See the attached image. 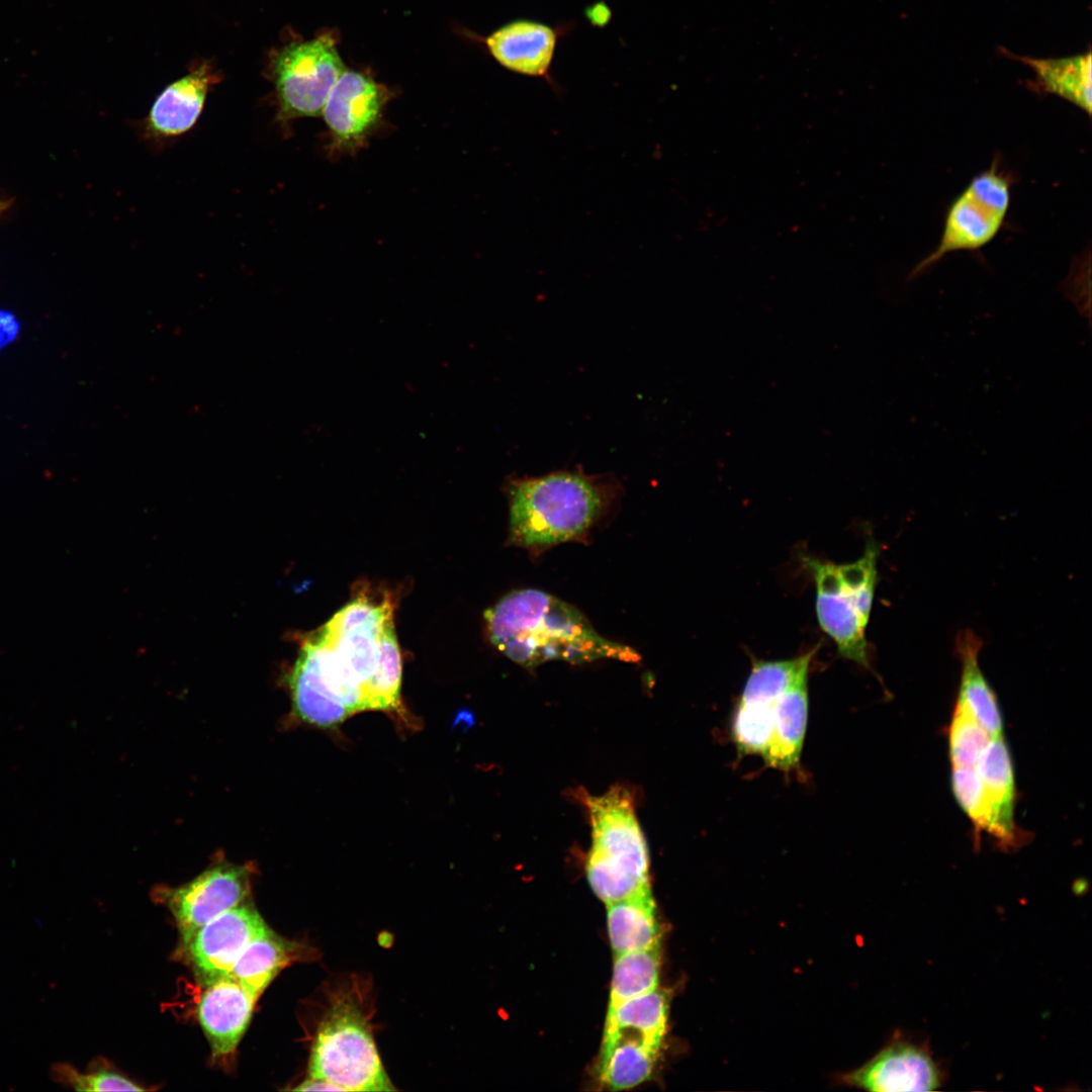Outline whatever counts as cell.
Listing matches in <instances>:
<instances>
[{"label": "cell", "instance_id": "cell-1", "mask_svg": "<svg viewBox=\"0 0 1092 1092\" xmlns=\"http://www.w3.org/2000/svg\"><path fill=\"white\" fill-rule=\"evenodd\" d=\"M484 619L491 643L527 668L549 660L639 659L629 646L602 637L575 607L539 589L506 595L485 611Z\"/></svg>", "mask_w": 1092, "mask_h": 1092}, {"label": "cell", "instance_id": "cell-2", "mask_svg": "<svg viewBox=\"0 0 1092 1092\" xmlns=\"http://www.w3.org/2000/svg\"><path fill=\"white\" fill-rule=\"evenodd\" d=\"M510 542L532 551L580 540L617 494L614 481L578 471L511 478Z\"/></svg>", "mask_w": 1092, "mask_h": 1092}, {"label": "cell", "instance_id": "cell-3", "mask_svg": "<svg viewBox=\"0 0 1092 1092\" xmlns=\"http://www.w3.org/2000/svg\"><path fill=\"white\" fill-rule=\"evenodd\" d=\"M359 980L328 992L312 1038L308 1078L336 1084L344 1091H391L371 1024L372 1009Z\"/></svg>", "mask_w": 1092, "mask_h": 1092}, {"label": "cell", "instance_id": "cell-4", "mask_svg": "<svg viewBox=\"0 0 1092 1092\" xmlns=\"http://www.w3.org/2000/svg\"><path fill=\"white\" fill-rule=\"evenodd\" d=\"M583 795L592 825V890L606 904L649 890L648 850L631 792L615 786L600 796Z\"/></svg>", "mask_w": 1092, "mask_h": 1092}, {"label": "cell", "instance_id": "cell-5", "mask_svg": "<svg viewBox=\"0 0 1092 1092\" xmlns=\"http://www.w3.org/2000/svg\"><path fill=\"white\" fill-rule=\"evenodd\" d=\"M880 548L870 539L863 554L837 564L808 554L800 556L816 584V615L820 628L836 644L839 656L869 667L867 626L877 583Z\"/></svg>", "mask_w": 1092, "mask_h": 1092}, {"label": "cell", "instance_id": "cell-6", "mask_svg": "<svg viewBox=\"0 0 1092 1092\" xmlns=\"http://www.w3.org/2000/svg\"><path fill=\"white\" fill-rule=\"evenodd\" d=\"M345 71L333 32L292 42L277 52L272 64L276 120L285 125L297 118L322 115L332 88Z\"/></svg>", "mask_w": 1092, "mask_h": 1092}, {"label": "cell", "instance_id": "cell-7", "mask_svg": "<svg viewBox=\"0 0 1092 1092\" xmlns=\"http://www.w3.org/2000/svg\"><path fill=\"white\" fill-rule=\"evenodd\" d=\"M1010 197V183L996 167L975 176L949 205L937 247L911 276L949 253L977 250L990 243L1004 223Z\"/></svg>", "mask_w": 1092, "mask_h": 1092}, {"label": "cell", "instance_id": "cell-8", "mask_svg": "<svg viewBox=\"0 0 1092 1092\" xmlns=\"http://www.w3.org/2000/svg\"><path fill=\"white\" fill-rule=\"evenodd\" d=\"M389 90L369 75L347 70L332 88L322 115L331 156L352 155L380 129Z\"/></svg>", "mask_w": 1092, "mask_h": 1092}, {"label": "cell", "instance_id": "cell-9", "mask_svg": "<svg viewBox=\"0 0 1092 1092\" xmlns=\"http://www.w3.org/2000/svg\"><path fill=\"white\" fill-rule=\"evenodd\" d=\"M250 890L249 871L226 862L208 868L188 883L167 890L165 900L186 944L204 924L243 904Z\"/></svg>", "mask_w": 1092, "mask_h": 1092}, {"label": "cell", "instance_id": "cell-10", "mask_svg": "<svg viewBox=\"0 0 1092 1092\" xmlns=\"http://www.w3.org/2000/svg\"><path fill=\"white\" fill-rule=\"evenodd\" d=\"M267 927L257 910L245 904L216 916L185 944L195 972L205 984L226 976L248 943Z\"/></svg>", "mask_w": 1092, "mask_h": 1092}, {"label": "cell", "instance_id": "cell-11", "mask_svg": "<svg viewBox=\"0 0 1092 1092\" xmlns=\"http://www.w3.org/2000/svg\"><path fill=\"white\" fill-rule=\"evenodd\" d=\"M848 1082L869 1091H934L941 1071L930 1053L909 1040H896L848 1076Z\"/></svg>", "mask_w": 1092, "mask_h": 1092}, {"label": "cell", "instance_id": "cell-12", "mask_svg": "<svg viewBox=\"0 0 1092 1092\" xmlns=\"http://www.w3.org/2000/svg\"><path fill=\"white\" fill-rule=\"evenodd\" d=\"M257 1000L228 975L206 984L197 1014L213 1057L223 1058L235 1052L250 1023Z\"/></svg>", "mask_w": 1092, "mask_h": 1092}, {"label": "cell", "instance_id": "cell-13", "mask_svg": "<svg viewBox=\"0 0 1092 1092\" xmlns=\"http://www.w3.org/2000/svg\"><path fill=\"white\" fill-rule=\"evenodd\" d=\"M662 1040L628 1026L605 1027L598 1075L612 1090L646 1081L654 1069Z\"/></svg>", "mask_w": 1092, "mask_h": 1092}, {"label": "cell", "instance_id": "cell-14", "mask_svg": "<svg viewBox=\"0 0 1092 1092\" xmlns=\"http://www.w3.org/2000/svg\"><path fill=\"white\" fill-rule=\"evenodd\" d=\"M217 77L206 65L167 86L152 105L146 130L155 139H172L189 131L199 118L208 90Z\"/></svg>", "mask_w": 1092, "mask_h": 1092}, {"label": "cell", "instance_id": "cell-15", "mask_svg": "<svg viewBox=\"0 0 1092 1092\" xmlns=\"http://www.w3.org/2000/svg\"><path fill=\"white\" fill-rule=\"evenodd\" d=\"M491 56L505 68L528 76H544L550 67L556 35L547 25L520 20L486 37Z\"/></svg>", "mask_w": 1092, "mask_h": 1092}, {"label": "cell", "instance_id": "cell-16", "mask_svg": "<svg viewBox=\"0 0 1092 1092\" xmlns=\"http://www.w3.org/2000/svg\"><path fill=\"white\" fill-rule=\"evenodd\" d=\"M990 810L989 833L1005 846L1019 840L1013 818L1014 776L1008 747L1001 736L992 737L981 752L976 766Z\"/></svg>", "mask_w": 1092, "mask_h": 1092}, {"label": "cell", "instance_id": "cell-17", "mask_svg": "<svg viewBox=\"0 0 1092 1092\" xmlns=\"http://www.w3.org/2000/svg\"><path fill=\"white\" fill-rule=\"evenodd\" d=\"M808 674L798 678L774 703V729L761 756L783 771L799 768L808 721Z\"/></svg>", "mask_w": 1092, "mask_h": 1092}, {"label": "cell", "instance_id": "cell-18", "mask_svg": "<svg viewBox=\"0 0 1092 1092\" xmlns=\"http://www.w3.org/2000/svg\"><path fill=\"white\" fill-rule=\"evenodd\" d=\"M310 956L313 952L306 946L286 940L267 927L248 943L228 976L259 998L281 970Z\"/></svg>", "mask_w": 1092, "mask_h": 1092}, {"label": "cell", "instance_id": "cell-19", "mask_svg": "<svg viewBox=\"0 0 1092 1092\" xmlns=\"http://www.w3.org/2000/svg\"><path fill=\"white\" fill-rule=\"evenodd\" d=\"M982 640L972 631H961L956 651L962 664L957 703L963 706L991 737L1002 735V717L997 698L979 664Z\"/></svg>", "mask_w": 1092, "mask_h": 1092}, {"label": "cell", "instance_id": "cell-20", "mask_svg": "<svg viewBox=\"0 0 1092 1092\" xmlns=\"http://www.w3.org/2000/svg\"><path fill=\"white\" fill-rule=\"evenodd\" d=\"M607 906L608 932L615 954L659 946L660 930L651 889Z\"/></svg>", "mask_w": 1092, "mask_h": 1092}, {"label": "cell", "instance_id": "cell-21", "mask_svg": "<svg viewBox=\"0 0 1092 1092\" xmlns=\"http://www.w3.org/2000/svg\"><path fill=\"white\" fill-rule=\"evenodd\" d=\"M1011 55L1010 53H1008ZM1034 72L1035 85L1091 113V53L1064 59H1033L1011 55Z\"/></svg>", "mask_w": 1092, "mask_h": 1092}, {"label": "cell", "instance_id": "cell-22", "mask_svg": "<svg viewBox=\"0 0 1092 1092\" xmlns=\"http://www.w3.org/2000/svg\"><path fill=\"white\" fill-rule=\"evenodd\" d=\"M659 946L616 954L608 1011L657 989Z\"/></svg>", "mask_w": 1092, "mask_h": 1092}, {"label": "cell", "instance_id": "cell-23", "mask_svg": "<svg viewBox=\"0 0 1092 1092\" xmlns=\"http://www.w3.org/2000/svg\"><path fill=\"white\" fill-rule=\"evenodd\" d=\"M400 687L401 658L391 615L379 638L378 662L370 686L372 711L401 713Z\"/></svg>", "mask_w": 1092, "mask_h": 1092}, {"label": "cell", "instance_id": "cell-24", "mask_svg": "<svg viewBox=\"0 0 1092 1092\" xmlns=\"http://www.w3.org/2000/svg\"><path fill=\"white\" fill-rule=\"evenodd\" d=\"M776 699L738 701L732 718L731 734L739 753L763 755L772 734Z\"/></svg>", "mask_w": 1092, "mask_h": 1092}, {"label": "cell", "instance_id": "cell-25", "mask_svg": "<svg viewBox=\"0 0 1092 1092\" xmlns=\"http://www.w3.org/2000/svg\"><path fill=\"white\" fill-rule=\"evenodd\" d=\"M668 1017V998L654 991L630 999L607 1012L605 1027L629 1026L663 1040Z\"/></svg>", "mask_w": 1092, "mask_h": 1092}, {"label": "cell", "instance_id": "cell-26", "mask_svg": "<svg viewBox=\"0 0 1092 1092\" xmlns=\"http://www.w3.org/2000/svg\"><path fill=\"white\" fill-rule=\"evenodd\" d=\"M948 731L949 756L953 767H975L992 738L976 719L957 703Z\"/></svg>", "mask_w": 1092, "mask_h": 1092}, {"label": "cell", "instance_id": "cell-27", "mask_svg": "<svg viewBox=\"0 0 1092 1092\" xmlns=\"http://www.w3.org/2000/svg\"><path fill=\"white\" fill-rule=\"evenodd\" d=\"M951 787L956 800L971 819L977 832L985 830L989 833L991 810L975 767H953Z\"/></svg>", "mask_w": 1092, "mask_h": 1092}, {"label": "cell", "instance_id": "cell-28", "mask_svg": "<svg viewBox=\"0 0 1092 1092\" xmlns=\"http://www.w3.org/2000/svg\"><path fill=\"white\" fill-rule=\"evenodd\" d=\"M51 1077L58 1083L77 1091H144L145 1088L107 1068L93 1067L86 1073L78 1072L67 1063H56Z\"/></svg>", "mask_w": 1092, "mask_h": 1092}, {"label": "cell", "instance_id": "cell-29", "mask_svg": "<svg viewBox=\"0 0 1092 1092\" xmlns=\"http://www.w3.org/2000/svg\"><path fill=\"white\" fill-rule=\"evenodd\" d=\"M0 332L6 336L9 343L17 337L19 324L11 312L0 310Z\"/></svg>", "mask_w": 1092, "mask_h": 1092}, {"label": "cell", "instance_id": "cell-30", "mask_svg": "<svg viewBox=\"0 0 1092 1092\" xmlns=\"http://www.w3.org/2000/svg\"><path fill=\"white\" fill-rule=\"evenodd\" d=\"M298 1091H344L336 1084L330 1083L325 1080L306 1078L298 1086L293 1088Z\"/></svg>", "mask_w": 1092, "mask_h": 1092}, {"label": "cell", "instance_id": "cell-31", "mask_svg": "<svg viewBox=\"0 0 1092 1092\" xmlns=\"http://www.w3.org/2000/svg\"><path fill=\"white\" fill-rule=\"evenodd\" d=\"M12 200L0 199V216L10 207Z\"/></svg>", "mask_w": 1092, "mask_h": 1092}]
</instances>
